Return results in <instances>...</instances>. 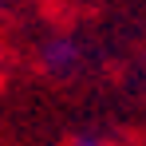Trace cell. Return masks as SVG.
<instances>
[{"label":"cell","instance_id":"7a4b0ae2","mask_svg":"<svg viewBox=\"0 0 146 146\" xmlns=\"http://www.w3.org/2000/svg\"><path fill=\"white\" fill-rule=\"evenodd\" d=\"M75 146H111V142H103V138H91V134H83V138H75Z\"/></svg>","mask_w":146,"mask_h":146},{"label":"cell","instance_id":"6da1fadb","mask_svg":"<svg viewBox=\"0 0 146 146\" xmlns=\"http://www.w3.org/2000/svg\"><path fill=\"white\" fill-rule=\"evenodd\" d=\"M40 63L51 75H71L83 63V51H79V44H75L71 36H51L48 44L40 48Z\"/></svg>","mask_w":146,"mask_h":146}]
</instances>
